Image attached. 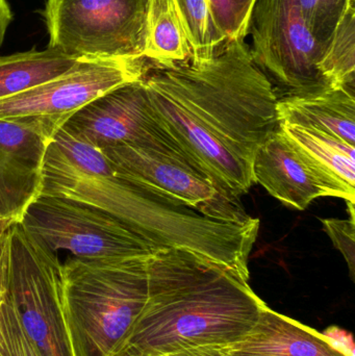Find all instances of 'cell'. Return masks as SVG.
Returning a JSON list of instances; mask_svg holds the SVG:
<instances>
[{
  "label": "cell",
  "mask_w": 355,
  "mask_h": 356,
  "mask_svg": "<svg viewBox=\"0 0 355 356\" xmlns=\"http://www.w3.org/2000/svg\"><path fill=\"white\" fill-rule=\"evenodd\" d=\"M150 255L73 257L62 264L65 311L76 356L113 355L147 300Z\"/></svg>",
  "instance_id": "4"
},
{
  "label": "cell",
  "mask_w": 355,
  "mask_h": 356,
  "mask_svg": "<svg viewBox=\"0 0 355 356\" xmlns=\"http://www.w3.org/2000/svg\"><path fill=\"white\" fill-rule=\"evenodd\" d=\"M101 152L123 177L210 219L240 224L254 219L179 147L120 145Z\"/></svg>",
  "instance_id": "9"
},
{
  "label": "cell",
  "mask_w": 355,
  "mask_h": 356,
  "mask_svg": "<svg viewBox=\"0 0 355 356\" xmlns=\"http://www.w3.org/2000/svg\"><path fill=\"white\" fill-rule=\"evenodd\" d=\"M323 226L333 246L342 253L355 280V223L354 219H324Z\"/></svg>",
  "instance_id": "24"
},
{
  "label": "cell",
  "mask_w": 355,
  "mask_h": 356,
  "mask_svg": "<svg viewBox=\"0 0 355 356\" xmlns=\"http://www.w3.org/2000/svg\"><path fill=\"white\" fill-rule=\"evenodd\" d=\"M60 129L100 150L120 145L179 147L156 120L143 79L96 98L73 114Z\"/></svg>",
  "instance_id": "11"
},
{
  "label": "cell",
  "mask_w": 355,
  "mask_h": 356,
  "mask_svg": "<svg viewBox=\"0 0 355 356\" xmlns=\"http://www.w3.org/2000/svg\"><path fill=\"white\" fill-rule=\"evenodd\" d=\"M323 337L331 343L333 348L337 349L345 356H354L355 346L352 332L339 327L329 326L321 332Z\"/></svg>",
  "instance_id": "25"
},
{
  "label": "cell",
  "mask_w": 355,
  "mask_h": 356,
  "mask_svg": "<svg viewBox=\"0 0 355 356\" xmlns=\"http://www.w3.org/2000/svg\"><path fill=\"white\" fill-rule=\"evenodd\" d=\"M279 123L324 131L355 146L354 87L287 94L276 104Z\"/></svg>",
  "instance_id": "14"
},
{
  "label": "cell",
  "mask_w": 355,
  "mask_h": 356,
  "mask_svg": "<svg viewBox=\"0 0 355 356\" xmlns=\"http://www.w3.org/2000/svg\"><path fill=\"white\" fill-rule=\"evenodd\" d=\"M302 18L320 45L324 46L355 0H295Z\"/></svg>",
  "instance_id": "21"
},
{
  "label": "cell",
  "mask_w": 355,
  "mask_h": 356,
  "mask_svg": "<svg viewBox=\"0 0 355 356\" xmlns=\"http://www.w3.org/2000/svg\"><path fill=\"white\" fill-rule=\"evenodd\" d=\"M221 348L265 356H345L318 330L277 313L267 305L247 336Z\"/></svg>",
  "instance_id": "15"
},
{
  "label": "cell",
  "mask_w": 355,
  "mask_h": 356,
  "mask_svg": "<svg viewBox=\"0 0 355 356\" xmlns=\"http://www.w3.org/2000/svg\"><path fill=\"white\" fill-rule=\"evenodd\" d=\"M213 18L229 41H245L256 0H206Z\"/></svg>",
  "instance_id": "22"
},
{
  "label": "cell",
  "mask_w": 355,
  "mask_h": 356,
  "mask_svg": "<svg viewBox=\"0 0 355 356\" xmlns=\"http://www.w3.org/2000/svg\"><path fill=\"white\" fill-rule=\"evenodd\" d=\"M6 300L39 356H76L63 297L62 263L19 222L10 232Z\"/></svg>",
  "instance_id": "5"
},
{
  "label": "cell",
  "mask_w": 355,
  "mask_h": 356,
  "mask_svg": "<svg viewBox=\"0 0 355 356\" xmlns=\"http://www.w3.org/2000/svg\"><path fill=\"white\" fill-rule=\"evenodd\" d=\"M149 0H46L47 47L77 58H144Z\"/></svg>",
  "instance_id": "6"
},
{
  "label": "cell",
  "mask_w": 355,
  "mask_h": 356,
  "mask_svg": "<svg viewBox=\"0 0 355 356\" xmlns=\"http://www.w3.org/2000/svg\"><path fill=\"white\" fill-rule=\"evenodd\" d=\"M145 58H81L70 71L13 97L0 100L1 120L37 121L58 133L73 114L106 92L140 81Z\"/></svg>",
  "instance_id": "10"
},
{
  "label": "cell",
  "mask_w": 355,
  "mask_h": 356,
  "mask_svg": "<svg viewBox=\"0 0 355 356\" xmlns=\"http://www.w3.org/2000/svg\"><path fill=\"white\" fill-rule=\"evenodd\" d=\"M279 127L325 175L355 194L354 146L317 129L287 123Z\"/></svg>",
  "instance_id": "18"
},
{
  "label": "cell",
  "mask_w": 355,
  "mask_h": 356,
  "mask_svg": "<svg viewBox=\"0 0 355 356\" xmlns=\"http://www.w3.org/2000/svg\"><path fill=\"white\" fill-rule=\"evenodd\" d=\"M13 21V12L8 0H0V46L3 44L6 31Z\"/></svg>",
  "instance_id": "26"
},
{
  "label": "cell",
  "mask_w": 355,
  "mask_h": 356,
  "mask_svg": "<svg viewBox=\"0 0 355 356\" xmlns=\"http://www.w3.org/2000/svg\"><path fill=\"white\" fill-rule=\"evenodd\" d=\"M4 219L3 216H2L1 211H0V220Z\"/></svg>",
  "instance_id": "29"
},
{
  "label": "cell",
  "mask_w": 355,
  "mask_h": 356,
  "mask_svg": "<svg viewBox=\"0 0 355 356\" xmlns=\"http://www.w3.org/2000/svg\"><path fill=\"white\" fill-rule=\"evenodd\" d=\"M54 133L37 121L0 119V211L20 222L41 194L43 167Z\"/></svg>",
  "instance_id": "13"
},
{
  "label": "cell",
  "mask_w": 355,
  "mask_h": 356,
  "mask_svg": "<svg viewBox=\"0 0 355 356\" xmlns=\"http://www.w3.org/2000/svg\"><path fill=\"white\" fill-rule=\"evenodd\" d=\"M169 356H223L218 347H204V348L190 349Z\"/></svg>",
  "instance_id": "27"
},
{
  "label": "cell",
  "mask_w": 355,
  "mask_h": 356,
  "mask_svg": "<svg viewBox=\"0 0 355 356\" xmlns=\"http://www.w3.org/2000/svg\"><path fill=\"white\" fill-rule=\"evenodd\" d=\"M218 348L220 349V351L221 353H222L223 356H265L258 355H250V353H239V351L227 350V349L221 348V347H218Z\"/></svg>",
  "instance_id": "28"
},
{
  "label": "cell",
  "mask_w": 355,
  "mask_h": 356,
  "mask_svg": "<svg viewBox=\"0 0 355 356\" xmlns=\"http://www.w3.org/2000/svg\"><path fill=\"white\" fill-rule=\"evenodd\" d=\"M144 58L163 68L191 60V48L173 0H149Z\"/></svg>",
  "instance_id": "17"
},
{
  "label": "cell",
  "mask_w": 355,
  "mask_h": 356,
  "mask_svg": "<svg viewBox=\"0 0 355 356\" xmlns=\"http://www.w3.org/2000/svg\"><path fill=\"white\" fill-rule=\"evenodd\" d=\"M252 175L271 196L299 211L320 197L355 201V194L325 175L279 125L256 150Z\"/></svg>",
  "instance_id": "12"
},
{
  "label": "cell",
  "mask_w": 355,
  "mask_h": 356,
  "mask_svg": "<svg viewBox=\"0 0 355 356\" xmlns=\"http://www.w3.org/2000/svg\"><path fill=\"white\" fill-rule=\"evenodd\" d=\"M81 60L49 47L0 56V100L52 81Z\"/></svg>",
  "instance_id": "16"
},
{
  "label": "cell",
  "mask_w": 355,
  "mask_h": 356,
  "mask_svg": "<svg viewBox=\"0 0 355 356\" xmlns=\"http://www.w3.org/2000/svg\"><path fill=\"white\" fill-rule=\"evenodd\" d=\"M40 195L97 207L156 249H192L204 232L198 211L123 177L101 150L62 129L46 152Z\"/></svg>",
  "instance_id": "3"
},
{
  "label": "cell",
  "mask_w": 355,
  "mask_h": 356,
  "mask_svg": "<svg viewBox=\"0 0 355 356\" xmlns=\"http://www.w3.org/2000/svg\"><path fill=\"white\" fill-rule=\"evenodd\" d=\"M194 60L214 58L229 41L213 18L206 0H173Z\"/></svg>",
  "instance_id": "20"
},
{
  "label": "cell",
  "mask_w": 355,
  "mask_h": 356,
  "mask_svg": "<svg viewBox=\"0 0 355 356\" xmlns=\"http://www.w3.org/2000/svg\"><path fill=\"white\" fill-rule=\"evenodd\" d=\"M19 223L40 244L87 259L145 257L158 250L114 216L85 203L40 195Z\"/></svg>",
  "instance_id": "7"
},
{
  "label": "cell",
  "mask_w": 355,
  "mask_h": 356,
  "mask_svg": "<svg viewBox=\"0 0 355 356\" xmlns=\"http://www.w3.org/2000/svg\"><path fill=\"white\" fill-rule=\"evenodd\" d=\"M0 356H39L6 298L0 302Z\"/></svg>",
  "instance_id": "23"
},
{
  "label": "cell",
  "mask_w": 355,
  "mask_h": 356,
  "mask_svg": "<svg viewBox=\"0 0 355 356\" xmlns=\"http://www.w3.org/2000/svg\"><path fill=\"white\" fill-rule=\"evenodd\" d=\"M248 282L199 253L158 249L148 259L147 300L112 356H169L240 342L266 305Z\"/></svg>",
  "instance_id": "2"
},
{
  "label": "cell",
  "mask_w": 355,
  "mask_h": 356,
  "mask_svg": "<svg viewBox=\"0 0 355 356\" xmlns=\"http://www.w3.org/2000/svg\"><path fill=\"white\" fill-rule=\"evenodd\" d=\"M248 35L254 64L285 95L331 88L319 70L323 47L295 0H256Z\"/></svg>",
  "instance_id": "8"
},
{
  "label": "cell",
  "mask_w": 355,
  "mask_h": 356,
  "mask_svg": "<svg viewBox=\"0 0 355 356\" xmlns=\"http://www.w3.org/2000/svg\"><path fill=\"white\" fill-rule=\"evenodd\" d=\"M319 70L329 87L354 88L355 8L342 18L323 46Z\"/></svg>",
  "instance_id": "19"
},
{
  "label": "cell",
  "mask_w": 355,
  "mask_h": 356,
  "mask_svg": "<svg viewBox=\"0 0 355 356\" xmlns=\"http://www.w3.org/2000/svg\"><path fill=\"white\" fill-rule=\"evenodd\" d=\"M163 131L225 194L241 200L254 182L256 150L279 127L274 86L245 41L210 60L150 67L143 77Z\"/></svg>",
  "instance_id": "1"
}]
</instances>
